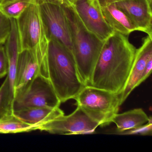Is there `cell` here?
Segmentation results:
<instances>
[{"label":"cell","instance_id":"1","mask_svg":"<svg viewBox=\"0 0 152 152\" xmlns=\"http://www.w3.org/2000/svg\"><path fill=\"white\" fill-rule=\"evenodd\" d=\"M136 50L128 36L115 32L104 42L89 85L119 95L128 80Z\"/></svg>","mask_w":152,"mask_h":152},{"label":"cell","instance_id":"2","mask_svg":"<svg viewBox=\"0 0 152 152\" xmlns=\"http://www.w3.org/2000/svg\"><path fill=\"white\" fill-rule=\"evenodd\" d=\"M48 78L61 103L75 99L86 86L82 80L72 53L50 39L47 54Z\"/></svg>","mask_w":152,"mask_h":152},{"label":"cell","instance_id":"3","mask_svg":"<svg viewBox=\"0 0 152 152\" xmlns=\"http://www.w3.org/2000/svg\"><path fill=\"white\" fill-rule=\"evenodd\" d=\"M65 9L71 30L73 56L82 80L85 85H89L104 42L86 28L74 7Z\"/></svg>","mask_w":152,"mask_h":152},{"label":"cell","instance_id":"4","mask_svg":"<svg viewBox=\"0 0 152 152\" xmlns=\"http://www.w3.org/2000/svg\"><path fill=\"white\" fill-rule=\"evenodd\" d=\"M16 20L20 52L29 51L48 78L47 54L49 38L38 5L30 4Z\"/></svg>","mask_w":152,"mask_h":152},{"label":"cell","instance_id":"5","mask_svg":"<svg viewBox=\"0 0 152 152\" xmlns=\"http://www.w3.org/2000/svg\"><path fill=\"white\" fill-rule=\"evenodd\" d=\"M74 99L77 106L80 107L101 126L112 123L121 106L118 94L89 85H86Z\"/></svg>","mask_w":152,"mask_h":152},{"label":"cell","instance_id":"6","mask_svg":"<svg viewBox=\"0 0 152 152\" xmlns=\"http://www.w3.org/2000/svg\"><path fill=\"white\" fill-rule=\"evenodd\" d=\"M61 103L48 78L39 74L24 92L15 97L13 111L34 107L56 108Z\"/></svg>","mask_w":152,"mask_h":152},{"label":"cell","instance_id":"7","mask_svg":"<svg viewBox=\"0 0 152 152\" xmlns=\"http://www.w3.org/2000/svg\"><path fill=\"white\" fill-rule=\"evenodd\" d=\"M49 40H55L72 53V37L65 7L56 0H46L39 6Z\"/></svg>","mask_w":152,"mask_h":152},{"label":"cell","instance_id":"8","mask_svg":"<svg viewBox=\"0 0 152 152\" xmlns=\"http://www.w3.org/2000/svg\"><path fill=\"white\" fill-rule=\"evenodd\" d=\"M99 126L98 122L77 106L71 114L64 115L48 122L40 126L38 130L51 134L77 135L92 133Z\"/></svg>","mask_w":152,"mask_h":152},{"label":"cell","instance_id":"9","mask_svg":"<svg viewBox=\"0 0 152 152\" xmlns=\"http://www.w3.org/2000/svg\"><path fill=\"white\" fill-rule=\"evenodd\" d=\"M74 8L84 26L100 40L104 42L114 33L104 18L99 0H80Z\"/></svg>","mask_w":152,"mask_h":152},{"label":"cell","instance_id":"10","mask_svg":"<svg viewBox=\"0 0 152 152\" xmlns=\"http://www.w3.org/2000/svg\"><path fill=\"white\" fill-rule=\"evenodd\" d=\"M114 4L127 15L137 31L152 36V0H121Z\"/></svg>","mask_w":152,"mask_h":152},{"label":"cell","instance_id":"11","mask_svg":"<svg viewBox=\"0 0 152 152\" xmlns=\"http://www.w3.org/2000/svg\"><path fill=\"white\" fill-rule=\"evenodd\" d=\"M152 58V37L143 39L140 48L137 49L133 64L124 88L119 95L121 106L125 102L132 91L142 83L141 79L148 61Z\"/></svg>","mask_w":152,"mask_h":152},{"label":"cell","instance_id":"12","mask_svg":"<svg viewBox=\"0 0 152 152\" xmlns=\"http://www.w3.org/2000/svg\"><path fill=\"white\" fill-rule=\"evenodd\" d=\"M39 74V66L31 54L27 50L20 52L15 79L14 98L24 92Z\"/></svg>","mask_w":152,"mask_h":152},{"label":"cell","instance_id":"13","mask_svg":"<svg viewBox=\"0 0 152 152\" xmlns=\"http://www.w3.org/2000/svg\"><path fill=\"white\" fill-rule=\"evenodd\" d=\"M14 114L21 121L31 125H41L64 115L59 107H26L13 111Z\"/></svg>","mask_w":152,"mask_h":152},{"label":"cell","instance_id":"14","mask_svg":"<svg viewBox=\"0 0 152 152\" xmlns=\"http://www.w3.org/2000/svg\"><path fill=\"white\" fill-rule=\"evenodd\" d=\"M11 29L10 34L4 44L8 63L7 75L9 80L11 96L14 99V87L18 57L20 53L19 38L16 20L10 19Z\"/></svg>","mask_w":152,"mask_h":152},{"label":"cell","instance_id":"15","mask_svg":"<svg viewBox=\"0 0 152 152\" xmlns=\"http://www.w3.org/2000/svg\"><path fill=\"white\" fill-rule=\"evenodd\" d=\"M101 8L106 22L115 31L128 36L132 32L137 31L127 15L115 4Z\"/></svg>","mask_w":152,"mask_h":152},{"label":"cell","instance_id":"16","mask_svg":"<svg viewBox=\"0 0 152 152\" xmlns=\"http://www.w3.org/2000/svg\"><path fill=\"white\" fill-rule=\"evenodd\" d=\"M150 117L142 108H136L113 116L112 122L115 124L117 131L122 134L127 131L138 128L148 122Z\"/></svg>","mask_w":152,"mask_h":152},{"label":"cell","instance_id":"17","mask_svg":"<svg viewBox=\"0 0 152 152\" xmlns=\"http://www.w3.org/2000/svg\"><path fill=\"white\" fill-rule=\"evenodd\" d=\"M37 130V126L24 122L14 113L6 115L0 118V134L28 132Z\"/></svg>","mask_w":152,"mask_h":152},{"label":"cell","instance_id":"18","mask_svg":"<svg viewBox=\"0 0 152 152\" xmlns=\"http://www.w3.org/2000/svg\"><path fill=\"white\" fill-rule=\"evenodd\" d=\"M13 103L9 80L7 75L4 82L0 87V118L13 113Z\"/></svg>","mask_w":152,"mask_h":152},{"label":"cell","instance_id":"19","mask_svg":"<svg viewBox=\"0 0 152 152\" xmlns=\"http://www.w3.org/2000/svg\"><path fill=\"white\" fill-rule=\"evenodd\" d=\"M30 4L26 1H18L0 5V11L10 19H17Z\"/></svg>","mask_w":152,"mask_h":152},{"label":"cell","instance_id":"20","mask_svg":"<svg viewBox=\"0 0 152 152\" xmlns=\"http://www.w3.org/2000/svg\"><path fill=\"white\" fill-rule=\"evenodd\" d=\"M11 29L10 19L0 11V46L5 44L10 34Z\"/></svg>","mask_w":152,"mask_h":152},{"label":"cell","instance_id":"21","mask_svg":"<svg viewBox=\"0 0 152 152\" xmlns=\"http://www.w3.org/2000/svg\"><path fill=\"white\" fill-rule=\"evenodd\" d=\"M152 132V118L150 117L149 121L145 124L133 129L127 131L122 134H131V135H149Z\"/></svg>","mask_w":152,"mask_h":152},{"label":"cell","instance_id":"22","mask_svg":"<svg viewBox=\"0 0 152 152\" xmlns=\"http://www.w3.org/2000/svg\"><path fill=\"white\" fill-rule=\"evenodd\" d=\"M8 73V63L4 45L0 46V79Z\"/></svg>","mask_w":152,"mask_h":152},{"label":"cell","instance_id":"23","mask_svg":"<svg viewBox=\"0 0 152 152\" xmlns=\"http://www.w3.org/2000/svg\"><path fill=\"white\" fill-rule=\"evenodd\" d=\"M46 1V0H1L0 5H4V4L12 3L15 1H24L28 2L30 4H34V5L39 6Z\"/></svg>","mask_w":152,"mask_h":152},{"label":"cell","instance_id":"24","mask_svg":"<svg viewBox=\"0 0 152 152\" xmlns=\"http://www.w3.org/2000/svg\"><path fill=\"white\" fill-rule=\"evenodd\" d=\"M152 58H151L148 61L145 67V70H144V73H143V75H142V79H141V81L142 83L145 81L150 75L152 72Z\"/></svg>","mask_w":152,"mask_h":152},{"label":"cell","instance_id":"25","mask_svg":"<svg viewBox=\"0 0 152 152\" xmlns=\"http://www.w3.org/2000/svg\"><path fill=\"white\" fill-rule=\"evenodd\" d=\"M65 7H75L80 0H56Z\"/></svg>","mask_w":152,"mask_h":152},{"label":"cell","instance_id":"26","mask_svg":"<svg viewBox=\"0 0 152 152\" xmlns=\"http://www.w3.org/2000/svg\"><path fill=\"white\" fill-rule=\"evenodd\" d=\"M121 0H99L101 7L108 6L111 4H114L115 2L121 1Z\"/></svg>","mask_w":152,"mask_h":152},{"label":"cell","instance_id":"27","mask_svg":"<svg viewBox=\"0 0 152 152\" xmlns=\"http://www.w3.org/2000/svg\"><path fill=\"white\" fill-rule=\"evenodd\" d=\"M0 1H1V0H0Z\"/></svg>","mask_w":152,"mask_h":152}]
</instances>
